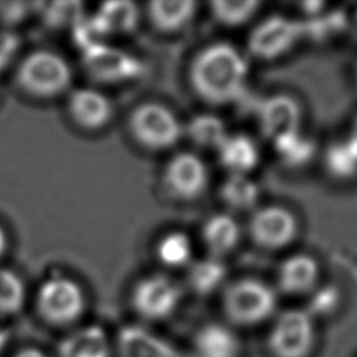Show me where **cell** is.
Segmentation results:
<instances>
[{
	"label": "cell",
	"instance_id": "6da1fadb",
	"mask_svg": "<svg viewBox=\"0 0 357 357\" xmlns=\"http://www.w3.org/2000/svg\"><path fill=\"white\" fill-rule=\"evenodd\" d=\"M248 64L229 43H212L192 59L188 79L194 92L211 105L236 100L244 91Z\"/></svg>",
	"mask_w": 357,
	"mask_h": 357
},
{
	"label": "cell",
	"instance_id": "7a4b0ae2",
	"mask_svg": "<svg viewBox=\"0 0 357 357\" xmlns=\"http://www.w3.org/2000/svg\"><path fill=\"white\" fill-rule=\"evenodd\" d=\"M222 311L226 324L236 328H255L271 322L278 312L275 289L255 278H241L223 287Z\"/></svg>",
	"mask_w": 357,
	"mask_h": 357
},
{
	"label": "cell",
	"instance_id": "3957f363",
	"mask_svg": "<svg viewBox=\"0 0 357 357\" xmlns=\"http://www.w3.org/2000/svg\"><path fill=\"white\" fill-rule=\"evenodd\" d=\"M317 347V319L305 308L276 312L266 333V350L271 357H312Z\"/></svg>",
	"mask_w": 357,
	"mask_h": 357
},
{
	"label": "cell",
	"instance_id": "277c9868",
	"mask_svg": "<svg viewBox=\"0 0 357 357\" xmlns=\"http://www.w3.org/2000/svg\"><path fill=\"white\" fill-rule=\"evenodd\" d=\"M35 305L39 317L56 328L71 326L85 314L86 296L84 289L71 278L53 276L38 289Z\"/></svg>",
	"mask_w": 357,
	"mask_h": 357
},
{
	"label": "cell",
	"instance_id": "5b68a950",
	"mask_svg": "<svg viewBox=\"0 0 357 357\" xmlns=\"http://www.w3.org/2000/svg\"><path fill=\"white\" fill-rule=\"evenodd\" d=\"M17 79L21 88L35 98H53L63 93L71 84L70 64L59 53L35 50L20 64Z\"/></svg>",
	"mask_w": 357,
	"mask_h": 357
},
{
	"label": "cell",
	"instance_id": "8992f818",
	"mask_svg": "<svg viewBox=\"0 0 357 357\" xmlns=\"http://www.w3.org/2000/svg\"><path fill=\"white\" fill-rule=\"evenodd\" d=\"M183 301V287L170 276L153 273L141 278L132 287L130 304L144 322L156 324L172 318Z\"/></svg>",
	"mask_w": 357,
	"mask_h": 357
},
{
	"label": "cell",
	"instance_id": "52a82bcc",
	"mask_svg": "<svg viewBox=\"0 0 357 357\" xmlns=\"http://www.w3.org/2000/svg\"><path fill=\"white\" fill-rule=\"evenodd\" d=\"M128 128L132 138L149 151L172 148L184 131L176 114L158 102H145L137 106L130 114Z\"/></svg>",
	"mask_w": 357,
	"mask_h": 357
},
{
	"label": "cell",
	"instance_id": "ba28073f",
	"mask_svg": "<svg viewBox=\"0 0 357 357\" xmlns=\"http://www.w3.org/2000/svg\"><path fill=\"white\" fill-rule=\"evenodd\" d=\"M162 181L172 197L180 201H192L206 191L209 173L198 155L178 152L165 165Z\"/></svg>",
	"mask_w": 357,
	"mask_h": 357
},
{
	"label": "cell",
	"instance_id": "9c48e42d",
	"mask_svg": "<svg viewBox=\"0 0 357 357\" xmlns=\"http://www.w3.org/2000/svg\"><path fill=\"white\" fill-rule=\"evenodd\" d=\"M300 36L298 22L283 15H272L254 28L248 39V49L257 59L275 60L291 50Z\"/></svg>",
	"mask_w": 357,
	"mask_h": 357
},
{
	"label": "cell",
	"instance_id": "30bf717a",
	"mask_svg": "<svg viewBox=\"0 0 357 357\" xmlns=\"http://www.w3.org/2000/svg\"><path fill=\"white\" fill-rule=\"evenodd\" d=\"M248 231L252 241L259 247L279 250L297 237L298 223L289 209L279 205H268L252 213Z\"/></svg>",
	"mask_w": 357,
	"mask_h": 357
},
{
	"label": "cell",
	"instance_id": "8fae6325",
	"mask_svg": "<svg viewBox=\"0 0 357 357\" xmlns=\"http://www.w3.org/2000/svg\"><path fill=\"white\" fill-rule=\"evenodd\" d=\"M258 123L262 134L276 142L300 132L301 107L294 98L286 93L268 96L258 109Z\"/></svg>",
	"mask_w": 357,
	"mask_h": 357
},
{
	"label": "cell",
	"instance_id": "7c38bea8",
	"mask_svg": "<svg viewBox=\"0 0 357 357\" xmlns=\"http://www.w3.org/2000/svg\"><path fill=\"white\" fill-rule=\"evenodd\" d=\"M114 342V357H190L146 326L130 324L121 326Z\"/></svg>",
	"mask_w": 357,
	"mask_h": 357
},
{
	"label": "cell",
	"instance_id": "4fadbf2b",
	"mask_svg": "<svg viewBox=\"0 0 357 357\" xmlns=\"http://www.w3.org/2000/svg\"><path fill=\"white\" fill-rule=\"evenodd\" d=\"M243 342L226 322H205L191 337L190 357H241Z\"/></svg>",
	"mask_w": 357,
	"mask_h": 357
},
{
	"label": "cell",
	"instance_id": "5bb4252c",
	"mask_svg": "<svg viewBox=\"0 0 357 357\" xmlns=\"http://www.w3.org/2000/svg\"><path fill=\"white\" fill-rule=\"evenodd\" d=\"M57 357H114V342L98 324L78 326L60 340Z\"/></svg>",
	"mask_w": 357,
	"mask_h": 357
},
{
	"label": "cell",
	"instance_id": "9a60e30c",
	"mask_svg": "<svg viewBox=\"0 0 357 357\" xmlns=\"http://www.w3.org/2000/svg\"><path fill=\"white\" fill-rule=\"evenodd\" d=\"M67 107L73 121L85 130H99L113 116L110 99L93 88L75 89L68 98Z\"/></svg>",
	"mask_w": 357,
	"mask_h": 357
},
{
	"label": "cell",
	"instance_id": "2e32d148",
	"mask_svg": "<svg viewBox=\"0 0 357 357\" xmlns=\"http://www.w3.org/2000/svg\"><path fill=\"white\" fill-rule=\"evenodd\" d=\"M278 287L289 296L310 294L317 289L319 265L308 254H294L286 258L278 268Z\"/></svg>",
	"mask_w": 357,
	"mask_h": 357
},
{
	"label": "cell",
	"instance_id": "e0dca14e",
	"mask_svg": "<svg viewBox=\"0 0 357 357\" xmlns=\"http://www.w3.org/2000/svg\"><path fill=\"white\" fill-rule=\"evenodd\" d=\"M216 152L220 165L229 174L248 176L261 160V152L257 142L245 134H229Z\"/></svg>",
	"mask_w": 357,
	"mask_h": 357
},
{
	"label": "cell",
	"instance_id": "ac0fdd59",
	"mask_svg": "<svg viewBox=\"0 0 357 357\" xmlns=\"http://www.w3.org/2000/svg\"><path fill=\"white\" fill-rule=\"evenodd\" d=\"M201 237L211 257L222 258L236 250L241 238V229L231 215L215 213L204 222Z\"/></svg>",
	"mask_w": 357,
	"mask_h": 357
},
{
	"label": "cell",
	"instance_id": "d6986e66",
	"mask_svg": "<svg viewBox=\"0 0 357 357\" xmlns=\"http://www.w3.org/2000/svg\"><path fill=\"white\" fill-rule=\"evenodd\" d=\"M197 13V3L191 0H156L148 6L152 25L166 33L178 32L187 26Z\"/></svg>",
	"mask_w": 357,
	"mask_h": 357
},
{
	"label": "cell",
	"instance_id": "ffe728a7",
	"mask_svg": "<svg viewBox=\"0 0 357 357\" xmlns=\"http://www.w3.org/2000/svg\"><path fill=\"white\" fill-rule=\"evenodd\" d=\"M227 278V268L220 258L208 257L188 265L187 283L192 293L209 296L220 290Z\"/></svg>",
	"mask_w": 357,
	"mask_h": 357
},
{
	"label": "cell",
	"instance_id": "44dd1931",
	"mask_svg": "<svg viewBox=\"0 0 357 357\" xmlns=\"http://www.w3.org/2000/svg\"><path fill=\"white\" fill-rule=\"evenodd\" d=\"M258 184L247 174H229L222 183L219 195L223 204L231 211L252 209L259 199Z\"/></svg>",
	"mask_w": 357,
	"mask_h": 357
},
{
	"label": "cell",
	"instance_id": "7402d4cb",
	"mask_svg": "<svg viewBox=\"0 0 357 357\" xmlns=\"http://www.w3.org/2000/svg\"><path fill=\"white\" fill-rule=\"evenodd\" d=\"M187 132L197 146L215 151L229 135L225 121L209 113L194 116L187 126Z\"/></svg>",
	"mask_w": 357,
	"mask_h": 357
},
{
	"label": "cell",
	"instance_id": "603a6c76",
	"mask_svg": "<svg viewBox=\"0 0 357 357\" xmlns=\"http://www.w3.org/2000/svg\"><path fill=\"white\" fill-rule=\"evenodd\" d=\"M156 258L167 268L188 266L192 261V244L183 231H169L159 238L155 247Z\"/></svg>",
	"mask_w": 357,
	"mask_h": 357
},
{
	"label": "cell",
	"instance_id": "cb8c5ba5",
	"mask_svg": "<svg viewBox=\"0 0 357 357\" xmlns=\"http://www.w3.org/2000/svg\"><path fill=\"white\" fill-rule=\"evenodd\" d=\"M326 170L337 180H349L357 176V148L349 138L331 144L325 153Z\"/></svg>",
	"mask_w": 357,
	"mask_h": 357
},
{
	"label": "cell",
	"instance_id": "d4e9b609",
	"mask_svg": "<svg viewBox=\"0 0 357 357\" xmlns=\"http://www.w3.org/2000/svg\"><path fill=\"white\" fill-rule=\"evenodd\" d=\"M261 7L254 0H219L211 3L213 18L225 26H241L257 14Z\"/></svg>",
	"mask_w": 357,
	"mask_h": 357
},
{
	"label": "cell",
	"instance_id": "484cf974",
	"mask_svg": "<svg viewBox=\"0 0 357 357\" xmlns=\"http://www.w3.org/2000/svg\"><path fill=\"white\" fill-rule=\"evenodd\" d=\"M100 25L109 32L127 33L132 31L139 21V11L135 4L128 1L107 3L100 11Z\"/></svg>",
	"mask_w": 357,
	"mask_h": 357
},
{
	"label": "cell",
	"instance_id": "4316f807",
	"mask_svg": "<svg viewBox=\"0 0 357 357\" xmlns=\"http://www.w3.org/2000/svg\"><path fill=\"white\" fill-rule=\"evenodd\" d=\"M26 289L22 279L13 271L0 268V315L18 314L25 304Z\"/></svg>",
	"mask_w": 357,
	"mask_h": 357
},
{
	"label": "cell",
	"instance_id": "83f0119b",
	"mask_svg": "<svg viewBox=\"0 0 357 357\" xmlns=\"http://www.w3.org/2000/svg\"><path fill=\"white\" fill-rule=\"evenodd\" d=\"M100 63H96V73L106 77V79H123L134 75L137 71V64L132 57L116 50H105L98 54Z\"/></svg>",
	"mask_w": 357,
	"mask_h": 357
},
{
	"label": "cell",
	"instance_id": "f1b7e54d",
	"mask_svg": "<svg viewBox=\"0 0 357 357\" xmlns=\"http://www.w3.org/2000/svg\"><path fill=\"white\" fill-rule=\"evenodd\" d=\"M273 145L278 156L291 166L303 165L311 158L314 152V145L307 138H304L301 132L282 138L273 142Z\"/></svg>",
	"mask_w": 357,
	"mask_h": 357
},
{
	"label": "cell",
	"instance_id": "f546056e",
	"mask_svg": "<svg viewBox=\"0 0 357 357\" xmlns=\"http://www.w3.org/2000/svg\"><path fill=\"white\" fill-rule=\"evenodd\" d=\"M311 303L305 308L315 319L331 317L339 307L340 297L339 291L333 286H324L310 293Z\"/></svg>",
	"mask_w": 357,
	"mask_h": 357
},
{
	"label": "cell",
	"instance_id": "4dcf8cb0",
	"mask_svg": "<svg viewBox=\"0 0 357 357\" xmlns=\"http://www.w3.org/2000/svg\"><path fill=\"white\" fill-rule=\"evenodd\" d=\"M18 49V39L11 33H0V70L11 61Z\"/></svg>",
	"mask_w": 357,
	"mask_h": 357
},
{
	"label": "cell",
	"instance_id": "1f68e13d",
	"mask_svg": "<svg viewBox=\"0 0 357 357\" xmlns=\"http://www.w3.org/2000/svg\"><path fill=\"white\" fill-rule=\"evenodd\" d=\"M11 357H49L43 350L33 347V346H26L20 350H17Z\"/></svg>",
	"mask_w": 357,
	"mask_h": 357
},
{
	"label": "cell",
	"instance_id": "d6a6232c",
	"mask_svg": "<svg viewBox=\"0 0 357 357\" xmlns=\"http://www.w3.org/2000/svg\"><path fill=\"white\" fill-rule=\"evenodd\" d=\"M8 342H10V332L6 326L0 324V353L7 347Z\"/></svg>",
	"mask_w": 357,
	"mask_h": 357
},
{
	"label": "cell",
	"instance_id": "836d02e7",
	"mask_svg": "<svg viewBox=\"0 0 357 357\" xmlns=\"http://www.w3.org/2000/svg\"><path fill=\"white\" fill-rule=\"evenodd\" d=\"M7 248H8V237H7V233L3 229V226L0 225V258L6 254Z\"/></svg>",
	"mask_w": 357,
	"mask_h": 357
},
{
	"label": "cell",
	"instance_id": "e575fe53",
	"mask_svg": "<svg viewBox=\"0 0 357 357\" xmlns=\"http://www.w3.org/2000/svg\"><path fill=\"white\" fill-rule=\"evenodd\" d=\"M349 141L357 148V116L354 117L353 123H351V127H350V132H349Z\"/></svg>",
	"mask_w": 357,
	"mask_h": 357
}]
</instances>
